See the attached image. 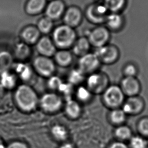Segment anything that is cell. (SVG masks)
Here are the masks:
<instances>
[{"label":"cell","mask_w":148,"mask_h":148,"mask_svg":"<svg viewBox=\"0 0 148 148\" xmlns=\"http://www.w3.org/2000/svg\"><path fill=\"white\" fill-rule=\"evenodd\" d=\"M63 82V81L59 76L53 75L49 77L47 84L51 89L58 90Z\"/></svg>","instance_id":"36"},{"label":"cell","mask_w":148,"mask_h":148,"mask_svg":"<svg viewBox=\"0 0 148 148\" xmlns=\"http://www.w3.org/2000/svg\"><path fill=\"white\" fill-rule=\"evenodd\" d=\"M13 72L18 79L24 82L28 81L32 78L33 68L25 62H18L12 66Z\"/></svg>","instance_id":"17"},{"label":"cell","mask_w":148,"mask_h":148,"mask_svg":"<svg viewBox=\"0 0 148 148\" xmlns=\"http://www.w3.org/2000/svg\"><path fill=\"white\" fill-rule=\"evenodd\" d=\"M103 4L109 12L120 13L127 4V0H104Z\"/></svg>","instance_id":"27"},{"label":"cell","mask_w":148,"mask_h":148,"mask_svg":"<svg viewBox=\"0 0 148 148\" xmlns=\"http://www.w3.org/2000/svg\"><path fill=\"white\" fill-rule=\"evenodd\" d=\"M126 114L122 110V109H114L110 113L111 121L114 124L122 125L126 120Z\"/></svg>","instance_id":"31"},{"label":"cell","mask_w":148,"mask_h":148,"mask_svg":"<svg viewBox=\"0 0 148 148\" xmlns=\"http://www.w3.org/2000/svg\"><path fill=\"white\" fill-rule=\"evenodd\" d=\"M33 69L40 76L49 78L56 70L55 62L51 57L38 55L32 62Z\"/></svg>","instance_id":"6"},{"label":"cell","mask_w":148,"mask_h":148,"mask_svg":"<svg viewBox=\"0 0 148 148\" xmlns=\"http://www.w3.org/2000/svg\"><path fill=\"white\" fill-rule=\"evenodd\" d=\"M105 23L109 30L116 32L120 30L123 28L124 19L120 13L110 12L106 17Z\"/></svg>","instance_id":"18"},{"label":"cell","mask_w":148,"mask_h":148,"mask_svg":"<svg viewBox=\"0 0 148 148\" xmlns=\"http://www.w3.org/2000/svg\"><path fill=\"white\" fill-rule=\"evenodd\" d=\"M76 39L77 35L74 28L64 24L54 28L52 32V40L56 48L59 49L71 48Z\"/></svg>","instance_id":"2"},{"label":"cell","mask_w":148,"mask_h":148,"mask_svg":"<svg viewBox=\"0 0 148 148\" xmlns=\"http://www.w3.org/2000/svg\"><path fill=\"white\" fill-rule=\"evenodd\" d=\"M47 4V0H28L25 5V11L29 15H37L45 11Z\"/></svg>","instance_id":"20"},{"label":"cell","mask_w":148,"mask_h":148,"mask_svg":"<svg viewBox=\"0 0 148 148\" xmlns=\"http://www.w3.org/2000/svg\"><path fill=\"white\" fill-rule=\"evenodd\" d=\"M6 145L2 138L0 137V148H6Z\"/></svg>","instance_id":"41"},{"label":"cell","mask_w":148,"mask_h":148,"mask_svg":"<svg viewBox=\"0 0 148 148\" xmlns=\"http://www.w3.org/2000/svg\"><path fill=\"white\" fill-rule=\"evenodd\" d=\"M65 111L68 117L72 119H76L80 116L82 108L77 101L70 98L66 99Z\"/></svg>","instance_id":"24"},{"label":"cell","mask_w":148,"mask_h":148,"mask_svg":"<svg viewBox=\"0 0 148 148\" xmlns=\"http://www.w3.org/2000/svg\"><path fill=\"white\" fill-rule=\"evenodd\" d=\"M14 100L20 110L27 113L34 110L39 102L36 92L27 84L17 86L14 92Z\"/></svg>","instance_id":"1"},{"label":"cell","mask_w":148,"mask_h":148,"mask_svg":"<svg viewBox=\"0 0 148 148\" xmlns=\"http://www.w3.org/2000/svg\"><path fill=\"white\" fill-rule=\"evenodd\" d=\"M108 78L104 73L95 72L89 74L86 78V87L92 92L99 93L104 92L108 87Z\"/></svg>","instance_id":"8"},{"label":"cell","mask_w":148,"mask_h":148,"mask_svg":"<svg viewBox=\"0 0 148 148\" xmlns=\"http://www.w3.org/2000/svg\"><path fill=\"white\" fill-rule=\"evenodd\" d=\"M137 129L140 136L145 138L148 137V117H145L138 121Z\"/></svg>","instance_id":"34"},{"label":"cell","mask_w":148,"mask_h":148,"mask_svg":"<svg viewBox=\"0 0 148 148\" xmlns=\"http://www.w3.org/2000/svg\"><path fill=\"white\" fill-rule=\"evenodd\" d=\"M103 93L104 102L110 108H117L124 102L125 95L120 86L116 85L108 86Z\"/></svg>","instance_id":"3"},{"label":"cell","mask_w":148,"mask_h":148,"mask_svg":"<svg viewBox=\"0 0 148 148\" xmlns=\"http://www.w3.org/2000/svg\"><path fill=\"white\" fill-rule=\"evenodd\" d=\"M52 136L59 141L66 140L68 136V132L66 127L61 124H56L51 129Z\"/></svg>","instance_id":"28"},{"label":"cell","mask_w":148,"mask_h":148,"mask_svg":"<svg viewBox=\"0 0 148 148\" xmlns=\"http://www.w3.org/2000/svg\"><path fill=\"white\" fill-rule=\"evenodd\" d=\"M129 140L130 148H148V141L145 138L141 136H132Z\"/></svg>","instance_id":"33"},{"label":"cell","mask_w":148,"mask_h":148,"mask_svg":"<svg viewBox=\"0 0 148 148\" xmlns=\"http://www.w3.org/2000/svg\"><path fill=\"white\" fill-rule=\"evenodd\" d=\"M73 86L69 82H63L58 88V91L62 93L66 98H71V94L73 90Z\"/></svg>","instance_id":"35"},{"label":"cell","mask_w":148,"mask_h":148,"mask_svg":"<svg viewBox=\"0 0 148 148\" xmlns=\"http://www.w3.org/2000/svg\"><path fill=\"white\" fill-rule=\"evenodd\" d=\"M123 73L125 77H136L138 73V69L135 64L129 63L124 66Z\"/></svg>","instance_id":"37"},{"label":"cell","mask_w":148,"mask_h":148,"mask_svg":"<svg viewBox=\"0 0 148 148\" xmlns=\"http://www.w3.org/2000/svg\"><path fill=\"white\" fill-rule=\"evenodd\" d=\"M92 92L86 86H79L76 90V98L78 100L86 102L90 100Z\"/></svg>","instance_id":"32"},{"label":"cell","mask_w":148,"mask_h":148,"mask_svg":"<svg viewBox=\"0 0 148 148\" xmlns=\"http://www.w3.org/2000/svg\"><path fill=\"white\" fill-rule=\"evenodd\" d=\"M85 76L86 74L78 68L72 69L68 74V82L73 85H78L85 79Z\"/></svg>","instance_id":"29"},{"label":"cell","mask_w":148,"mask_h":148,"mask_svg":"<svg viewBox=\"0 0 148 148\" xmlns=\"http://www.w3.org/2000/svg\"><path fill=\"white\" fill-rule=\"evenodd\" d=\"M36 49L40 55L51 57L54 56L57 48L55 45L52 38L44 36L40 37L36 43Z\"/></svg>","instance_id":"15"},{"label":"cell","mask_w":148,"mask_h":148,"mask_svg":"<svg viewBox=\"0 0 148 148\" xmlns=\"http://www.w3.org/2000/svg\"><path fill=\"white\" fill-rule=\"evenodd\" d=\"M62 17L64 24L74 28L82 22V13L78 7L70 6L66 9Z\"/></svg>","instance_id":"12"},{"label":"cell","mask_w":148,"mask_h":148,"mask_svg":"<svg viewBox=\"0 0 148 148\" xmlns=\"http://www.w3.org/2000/svg\"><path fill=\"white\" fill-rule=\"evenodd\" d=\"M54 62L61 67L70 66L73 62V54L68 49H59L54 54Z\"/></svg>","instance_id":"23"},{"label":"cell","mask_w":148,"mask_h":148,"mask_svg":"<svg viewBox=\"0 0 148 148\" xmlns=\"http://www.w3.org/2000/svg\"><path fill=\"white\" fill-rule=\"evenodd\" d=\"M13 66V56L10 52L2 51L0 52V74L10 70Z\"/></svg>","instance_id":"25"},{"label":"cell","mask_w":148,"mask_h":148,"mask_svg":"<svg viewBox=\"0 0 148 148\" xmlns=\"http://www.w3.org/2000/svg\"><path fill=\"white\" fill-rule=\"evenodd\" d=\"M40 35L36 26L29 25L22 29L20 36L22 41L31 46L36 44L40 38Z\"/></svg>","instance_id":"16"},{"label":"cell","mask_w":148,"mask_h":148,"mask_svg":"<svg viewBox=\"0 0 148 148\" xmlns=\"http://www.w3.org/2000/svg\"><path fill=\"white\" fill-rule=\"evenodd\" d=\"M62 104V98L54 92H48L42 95L38 102L43 110L50 113L58 111Z\"/></svg>","instance_id":"9"},{"label":"cell","mask_w":148,"mask_h":148,"mask_svg":"<svg viewBox=\"0 0 148 148\" xmlns=\"http://www.w3.org/2000/svg\"><path fill=\"white\" fill-rule=\"evenodd\" d=\"M95 53L101 64H112L117 62L120 57V51L117 46L107 44L96 48Z\"/></svg>","instance_id":"5"},{"label":"cell","mask_w":148,"mask_h":148,"mask_svg":"<svg viewBox=\"0 0 148 148\" xmlns=\"http://www.w3.org/2000/svg\"><path fill=\"white\" fill-rule=\"evenodd\" d=\"M18 78L13 71H7L0 74V85L2 88L11 90L17 86Z\"/></svg>","instance_id":"22"},{"label":"cell","mask_w":148,"mask_h":148,"mask_svg":"<svg viewBox=\"0 0 148 148\" xmlns=\"http://www.w3.org/2000/svg\"><path fill=\"white\" fill-rule=\"evenodd\" d=\"M36 27L41 34L46 35L54 29V21L46 16L38 20Z\"/></svg>","instance_id":"26"},{"label":"cell","mask_w":148,"mask_h":148,"mask_svg":"<svg viewBox=\"0 0 148 148\" xmlns=\"http://www.w3.org/2000/svg\"><path fill=\"white\" fill-rule=\"evenodd\" d=\"M59 148H75L74 146L69 142L64 143Z\"/></svg>","instance_id":"40"},{"label":"cell","mask_w":148,"mask_h":148,"mask_svg":"<svg viewBox=\"0 0 148 148\" xmlns=\"http://www.w3.org/2000/svg\"><path fill=\"white\" fill-rule=\"evenodd\" d=\"M32 54V49L30 45L21 41L17 42L14 47L13 56L19 62H25L30 57Z\"/></svg>","instance_id":"21"},{"label":"cell","mask_w":148,"mask_h":148,"mask_svg":"<svg viewBox=\"0 0 148 148\" xmlns=\"http://www.w3.org/2000/svg\"><path fill=\"white\" fill-rule=\"evenodd\" d=\"M66 9L65 4L62 0H51L47 4L45 10V16L53 21L58 20L62 17Z\"/></svg>","instance_id":"14"},{"label":"cell","mask_w":148,"mask_h":148,"mask_svg":"<svg viewBox=\"0 0 148 148\" xmlns=\"http://www.w3.org/2000/svg\"><path fill=\"white\" fill-rule=\"evenodd\" d=\"M108 148H129L122 141H117L113 142Z\"/></svg>","instance_id":"39"},{"label":"cell","mask_w":148,"mask_h":148,"mask_svg":"<svg viewBox=\"0 0 148 148\" xmlns=\"http://www.w3.org/2000/svg\"><path fill=\"white\" fill-rule=\"evenodd\" d=\"M86 37L91 46L99 48L108 44L110 39V30L106 26H99L88 31Z\"/></svg>","instance_id":"7"},{"label":"cell","mask_w":148,"mask_h":148,"mask_svg":"<svg viewBox=\"0 0 148 148\" xmlns=\"http://www.w3.org/2000/svg\"><path fill=\"white\" fill-rule=\"evenodd\" d=\"M101 63L94 52H88L79 58L78 68L84 74H90L97 72Z\"/></svg>","instance_id":"10"},{"label":"cell","mask_w":148,"mask_h":148,"mask_svg":"<svg viewBox=\"0 0 148 148\" xmlns=\"http://www.w3.org/2000/svg\"><path fill=\"white\" fill-rule=\"evenodd\" d=\"M109 13L103 3L90 4L85 11L87 19L93 24H101L105 22L106 17Z\"/></svg>","instance_id":"4"},{"label":"cell","mask_w":148,"mask_h":148,"mask_svg":"<svg viewBox=\"0 0 148 148\" xmlns=\"http://www.w3.org/2000/svg\"><path fill=\"white\" fill-rule=\"evenodd\" d=\"M120 87L124 95L128 97L138 95L141 90L140 82L136 77H124L121 80Z\"/></svg>","instance_id":"13"},{"label":"cell","mask_w":148,"mask_h":148,"mask_svg":"<svg viewBox=\"0 0 148 148\" xmlns=\"http://www.w3.org/2000/svg\"><path fill=\"white\" fill-rule=\"evenodd\" d=\"M144 100L141 97L136 96L128 97L127 100L122 104V110L126 115H136L144 110Z\"/></svg>","instance_id":"11"},{"label":"cell","mask_w":148,"mask_h":148,"mask_svg":"<svg viewBox=\"0 0 148 148\" xmlns=\"http://www.w3.org/2000/svg\"><path fill=\"white\" fill-rule=\"evenodd\" d=\"M90 45L86 36L80 37L76 39L72 47V54L80 57L90 52Z\"/></svg>","instance_id":"19"},{"label":"cell","mask_w":148,"mask_h":148,"mask_svg":"<svg viewBox=\"0 0 148 148\" xmlns=\"http://www.w3.org/2000/svg\"><path fill=\"white\" fill-rule=\"evenodd\" d=\"M115 135L120 141L130 140L132 137V130L130 127L125 125H120L115 130Z\"/></svg>","instance_id":"30"},{"label":"cell","mask_w":148,"mask_h":148,"mask_svg":"<svg viewBox=\"0 0 148 148\" xmlns=\"http://www.w3.org/2000/svg\"><path fill=\"white\" fill-rule=\"evenodd\" d=\"M49 1H51V0H49Z\"/></svg>","instance_id":"42"},{"label":"cell","mask_w":148,"mask_h":148,"mask_svg":"<svg viewBox=\"0 0 148 148\" xmlns=\"http://www.w3.org/2000/svg\"><path fill=\"white\" fill-rule=\"evenodd\" d=\"M6 148H29L26 142L19 140H13L6 145Z\"/></svg>","instance_id":"38"}]
</instances>
